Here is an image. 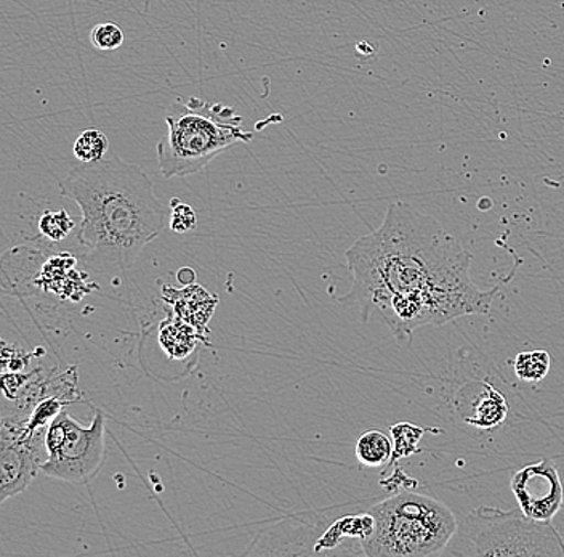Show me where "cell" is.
<instances>
[{"instance_id": "cell-16", "label": "cell", "mask_w": 564, "mask_h": 557, "mask_svg": "<svg viewBox=\"0 0 564 557\" xmlns=\"http://www.w3.org/2000/svg\"><path fill=\"white\" fill-rule=\"evenodd\" d=\"M172 214L169 227L175 234H188L197 227L196 211L189 204L182 203L178 199L171 201Z\"/></svg>"}, {"instance_id": "cell-3", "label": "cell", "mask_w": 564, "mask_h": 557, "mask_svg": "<svg viewBox=\"0 0 564 557\" xmlns=\"http://www.w3.org/2000/svg\"><path fill=\"white\" fill-rule=\"evenodd\" d=\"M165 125L167 133L156 148L159 171L164 179L197 174L229 148L253 140L235 108L204 98L192 97L186 104L172 105Z\"/></svg>"}, {"instance_id": "cell-18", "label": "cell", "mask_w": 564, "mask_h": 557, "mask_svg": "<svg viewBox=\"0 0 564 557\" xmlns=\"http://www.w3.org/2000/svg\"><path fill=\"white\" fill-rule=\"evenodd\" d=\"M3 416L0 414V428H2Z\"/></svg>"}, {"instance_id": "cell-8", "label": "cell", "mask_w": 564, "mask_h": 557, "mask_svg": "<svg viewBox=\"0 0 564 557\" xmlns=\"http://www.w3.org/2000/svg\"><path fill=\"white\" fill-rule=\"evenodd\" d=\"M510 486L521 513L529 519L552 522L563 507L564 486L553 461H539L518 469L511 475Z\"/></svg>"}, {"instance_id": "cell-14", "label": "cell", "mask_w": 564, "mask_h": 557, "mask_svg": "<svg viewBox=\"0 0 564 557\" xmlns=\"http://www.w3.org/2000/svg\"><path fill=\"white\" fill-rule=\"evenodd\" d=\"M76 227V222L69 216L68 211H45L39 218V232L51 242H62Z\"/></svg>"}, {"instance_id": "cell-11", "label": "cell", "mask_w": 564, "mask_h": 557, "mask_svg": "<svg viewBox=\"0 0 564 557\" xmlns=\"http://www.w3.org/2000/svg\"><path fill=\"white\" fill-rule=\"evenodd\" d=\"M426 432L438 433V429H426L421 426L411 425V422H400V425L391 426V437H393V454H391L390 463H397L398 460L412 457L419 453L422 437Z\"/></svg>"}, {"instance_id": "cell-17", "label": "cell", "mask_w": 564, "mask_h": 557, "mask_svg": "<svg viewBox=\"0 0 564 557\" xmlns=\"http://www.w3.org/2000/svg\"><path fill=\"white\" fill-rule=\"evenodd\" d=\"M30 360V355L17 352L15 347L0 340V373L23 372Z\"/></svg>"}, {"instance_id": "cell-12", "label": "cell", "mask_w": 564, "mask_h": 557, "mask_svg": "<svg viewBox=\"0 0 564 557\" xmlns=\"http://www.w3.org/2000/svg\"><path fill=\"white\" fill-rule=\"evenodd\" d=\"M514 373L521 381L539 383L544 381L552 368V357L546 351L518 352L513 363Z\"/></svg>"}, {"instance_id": "cell-10", "label": "cell", "mask_w": 564, "mask_h": 557, "mask_svg": "<svg viewBox=\"0 0 564 557\" xmlns=\"http://www.w3.org/2000/svg\"><path fill=\"white\" fill-rule=\"evenodd\" d=\"M355 454L362 467L380 468L391 461L393 454V442L382 431H368L359 437L356 442Z\"/></svg>"}, {"instance_id": "cell-1", "label": "cell", "mask_w": 564, "mask_h": 557, "mask_svg": "<svg viewBox=\"0 0 564 557\" xmlns=\"http://www.w3.org/2000/svg\"><path fill=\"white\" fill-rule=\"evenodd\" d=\"M352 283L338 298L362 322L379 315L398 341L458 317L489 315L500 287L482 291L470 277L471 256L435 217L404 201L388 206L382 225L345 254Z\"/></svg>"}, {"instance_id": "cell-2", "label": "cell", "mask_w": 564, "mask_h": 557, "mask_svg": "<svg viewBox=\"0 0 564 557\" xmlns=\"http://www.w3.org/2000/svg\"><path fill=\"white\" fill-rule=\"evenodd\" d=\"M59 193L83 213L77 239L86 248L84 263L98 274L129 270L164 231L153 180L118 154L73 165L59 180Z\"/></svg>"}, {"instance_id": "cell-6", "label": "cell", "mask_w": 564, "mask_h": 557, "mask_svg": "<svg viewBox=\"0 0 564 557\" xmlns=\"http://www.w3.org/2000/svg\"><path fill=\"white\" fill-rule=\"evenodd\" d=\"M105 415L97 411L90 426L62 411L45 431L47 458L41 472L47 478L73 484H88L104 467L106 453Z\"/></svg>"}, {"instance_id": "cell-7", "label": "cell", "mask_w": 564, "mask_h": 557, "mask_svg": "<svg viewBox=\"0 0 564 557\" xmlns=\"http://www.w3.org/2000/svg\"><path fill=\"white\" fill-rule=\"evenodd\" d=\"M24 421L3 418L0 428V504L33 484L47 454L45 431L30 432Z\"/></svg>"}, {"instance_id": "cell-9", "label": "cell", "mask_w": 564, "mask_h": 557, "mask_svg": "<svg viewBox=\"0 0 564 557\" xmlns=\"http://www.w3.org/2000/svg\"><path fill=\"white\" fill-rule=\"evenodd\" d=\"M474 389L468 390V387H464L462 390V396L468 401L464 404L468 410L462 411V418L476 429L499 428L509 416L507 398L489 383H475Z\"/></svg>"}, {"instance_id": "cell-13", "label": "cell", "mask_w": 564, "mask_h": 557, "mask_svg": "<svg viewBox=\"0 0 564 557\" xmlns=\"http://www.w3.org/2000/svg\"><path fill=\"white\" fill-rule=\"evenodd\" d=\"M109 151V140L104 130L90 129L79 133L73 144V154L79 162H97L104 160Z\"/></svg>"}, {"instance_id": "cell-4", "label": "cell", "mask_w": 564, "mask_h": 557, "mask_svg": "<svg viewBox=\"0 0 564 557\" xmlns=\"http://www.w3.org/2000/svg\"><path fill=\"white\" fill-rule=\"evenodd\" d=\"M373 528L361 539L369 557H419L440 555L457 532V519L446 504L403 492L376 504L369 511Z\"/></svg>"}, {"instance_id": "cell-15", "label": "cell", "mask_w": 564, "mask_h": 557, "mask_svg": "<svg viewBox=\"0 0 564 557\" xmlns=\"http://www.w3.org/2000/svg\"><path fill=\"white\" fill-rule=\"evenodd\" d=\"M90 42L100 52L118 51L126 42V33L119 24L106 21V23L97 24L90 31Z\"/></svg>"}, {"instance_id": "cell-5", "label": "cell", "mask_w": 564, "mask_h": 557, "mask_svg": "<svg viewBox=\"0 0 564 557\" xmlns=\"http://www.w3.org/2000/svg\"><path fill=\"white\" fill-rule=\"evenodd\" d=\"M454 556H564V542L552 522L529 519L520 507L479 506L451 539Z\"/></svg>"}]
</instances>
